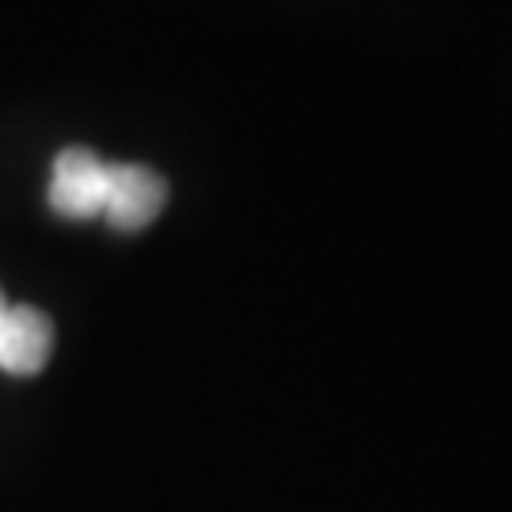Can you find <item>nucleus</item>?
I'll use <instances>...</instances> for the list:
<instances>
[{
	"instance_id": "1",
	"label": "nucleus",
	"mask_w": 512,
	"mask_h": 512,
	"mask_svg": "<svg viewBox=\"0 0 512 512\" xmlns=\"http://www.w3.org/2000/svg\"><path fill=\"white\" fill-rule=\"evenodd\" d=\"M110 186V164L103 156H95L92 148L73 145L57 152L54 171H50V186L46 198L50 209L65 220H92L103 217Z\"/></svg>"
},
{
	"instance_id": "3",
	"label": "nucleus",
	"mask_w": 512,
	"mask_h": 512,
	"mask_svg": "<svg viewBox=\"0 0 512 512\" xmlns=\"http://www.w3.org/2000/svg\"><path fill=\"white\" fill-rule=\"evenodd\" d=\"M54 353V323L31 304H8L0 319V372L38 376Z\"/></svg>"
},
{
	"instance_id": "4",
	"label": "nucleus",
	"mask_w": 512,
	"mask_h": 512,
	"mask_svg": "<svg viewBox=\"0 0 512 512\" xmlns=\"http://www.w3.org/2000/svg\"><path fill=\"white\" fill-rule=\"evenodd\" d=\"M4 311H8V300H4V293H0V319H4Z\"/></svg>"
},
{
	"instance_id": "2",
	"label": "nucleus",
	"mask_w": 512,
	"mask_h": 512,
	"mask_svg": "<svg viewBox=\"0 0 512 512\" xmlns=\"http://www.w3.org/2000/svg\"><path fill=\"white\" fill-rule=\"evenodd\" d=\"M167 179L145 164H110L103 220L118 232H141L164 213Z\"/></svg>"
}]
</instances>
